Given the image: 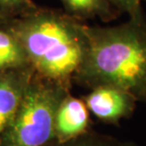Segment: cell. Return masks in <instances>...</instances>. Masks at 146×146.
I'll list each match as a JSON object with an SVG mask.
<instances>
[{"instance_id":"1","label":"cell","mask_w":146,"mask_h":146,"mask_svg":"<svg viewBox=\"0 0 146 146\" xmlns=\"http://www.w3.org/2000/svg\"><path fill=\"white\" fill-rule=\"evenodd\" d=\"M87 48L73 84L113 86L146 104V16L142 9L121 24L87 26Z\"/></svg>"},{"instance_id":"2","label":"cell","mask_w":146,"mask_h":146,"mask_svg":"<svg viewBox=\"0 0 146 146\" xmlns=\"http://www.w3.org/2000/svg\"><path fill=\"white\" fill-rule=\"evenodd\" d=\"M87 26L64 11L36 6L4 28L37 75L71 88L86 51Z\"/></svg>"},{"instance_id":"3","label":"cell","mask_w":146,"mask_h":146,"mask_svg":"<svg viewBox=\"0 0 146 146\" xmlns=\"http://www.w3.org/2000/svg\"><path fill=\"white\" fill-rule=\"evenodd\" d=\"M69 93V87L34 72L0 146H46L53 141L57 110Z\"/></svg>"},{"instance_id":"4","label":"cell","mask_w":146,"mask_h":146,"mask_svg":"<svg viewBox=\"0 0 146 146\" xmlns=\"http://www.w3.org/2000/svg\"><path fill=\"white\" fill-rule=\"evenodd\" d=\"M90 114L106 123H119L132 116L138 101L124 90L113 86L90 89L84 98Z\"/></svg>"},{"instance_id":"5","label":"cell","mask_w":146,"mask_h":146,"mask_svg":"<svg viewBox=\"0 0 146 146\" xmlns=\"http://www.w3.org/2000/svg\"><path fill=\"white\" fill-rule=\"evenodd\" d=\"M34 74L31 66L0 70V143L21 104L25 90Z\"/></svg>"},{"instance_id":"6","label":"cell","mask_w":146,"mask_h":146,"mask_svg":"<svg viewBox=\"0 0 146 146\" xmlns=\"http://www.w3.org/2000/svg\"><path fill=\"white\" fill-rule=\"evenodd\" d=\"M89 115L84 99L68 94L55 117V139L66 141L89 132Z\"/></svg>"},{"instance_id":"7","label":"cell","mask_w":146,"mask_h":146,"mask_svg":"<svg viewBox=\"0 0 146 146\" xmlns=\"http://www.w3.org/2000/svg\"><path fill=\"white\" fill-rule=\"evenodd\" d=\"M64 11L74 18L86 22V20L100 19L111 22L121 13L110 0H60Z\"/></svg>"},{"instance_id":"8","label":"cell","mask_w":146,"mask_h":146,"mask_svg":"<svg viewBox=\"0 0 146 146\" xmlns=\"http://www.w3.org/2000/svg\"><path fill=\"white\" fill-rule=\"evenodd\" d=\"M23 66L30 64L18 41L5 28H0V70Z\"/></svg>"},{"instance_id":"9","label":"cell","mask_w":146,"mask_h":146,"mask_svg":"<svg viewBox=\"0 0 146 146\" xmlns=\"http://www.w3.org/2000/svg\"><path fill=\"white\" fill-rule=\"evenodd\" d=\"M119 139L112 136L90 130L84 135L66 141L54 139L46 146H117Z\"/></svg>"},{"instance_id":"10","label":"cell","mask_w":146,"mask_h":146,"mask_svg":"<svg viewBox=\"0 0 146 146\" xmlns=\"http://www.w3.org/2000/svg\"><path fill=\"white\" fill-rule=\"evenodd\" d=\"M36 6L33 0H0V11L11 19L33 10Z\"/></svg>"},{"instance_id":"11","label":"cell","mask_w":146,"mask_h":146,"mask_svg":"<svg viewBox=\"0 0 146 146\" xmlns=\"http://www.w3.org/2000/svg\"><path fill=\"white\" fill-rule=\"evenodd\" d=\"M110 1L121 13H127L128 16L136 13L138 11L142 9V0H110Z\"/></svg>"},{"instance_id":"12","label":"cell","mask_w":146,"mask_h":146,"mask_svg":"<svg viewBox=\"0 0 146 146\" xmlns=\"http://www.w3.org/2000/svg\"><path fill=\"white\" fill-rule=\"evenodd\" d=\"M10 20H11L10 17H8L2 11H0V28H4L10 22Z\"/></svg>"},{"instance_id":"13","label":"cell","mask_w":146,"mask_h":146,"mask_svg":"<svg viewBox=\"0 0 146 146\" xmlns=\"http://www.w3.org/2000/svg\"><path fill=\"white\" fill-rule=\"evenodd\" d=\"M117 146H139V145H138L133 141H119Z\"/></svg>"},{"instance_id":"14","label":"cell","mask_w":146,"mask_h":146,"mask_svg":"<svg viewBox=\"0 0 146 146\" xmlns=\"http://www.w3.org/2000/svg\"><path fill=\"white\" fill-rule=\"evenodd\" d=\"M145 1H146V0H145Z\"/></svg>"}]
</instances>
